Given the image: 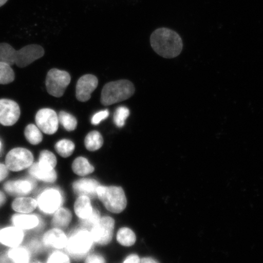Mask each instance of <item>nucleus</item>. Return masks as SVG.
Here are the masks:
<instances>
[{
  "label": "nucleus",
  "mask_w": 263,
  "mask_h": 263,
  "mask_svg": "<svg viewBox=\"0 0 263 263\" xmlns=\"http://www.w3.org/2000/svg\"><path fill=\"white\" fill-rule=\"evenodd\" d=\"M71 77L68 72L52 68L48 71L46 78L48 93L55 98L63 96L66 88L70 84Z\"/></svg>",
  "instance_id": "nucleus-6"
},
{
  "label": "nucleus",
  "mask_w": 263,
  "mask_h": 263,
  "mask_svg": "<svg viewBox=\"0 0 263 263\" xmlns=\"http://www.w3.org/2000/svg\"><path fill=\"white\" fill-rule=\"evenodd\" d=\"M115 221L110 217H103L91 230L93 242L100 245H107L112 238Z\"/></svg>",
  "instance_id": "nucleus-8"
},
{
  "label": "nucleus",
  "mask_w": 263,
  "mask_h": 263,
  "mask_svg": "<svg viewBox=\"0 0 263 263\" xmlns=\"http://www.w3.org/2000/svg\"><path fill=\"white\" fill-rule=\"evenodd\" d=\"M72 214L70 210L64 208H59L54 213L52 223L58 229L65 228L71 221Z\"/></svg>",
  "instance_id": "nucleus-21"
},
{
  "label": "nucleus",
  "mask_w": 263,
  "mask_h": 263,
  "mask_svg": "<svg viewBox=\"0 0 263 263\" xmlns=\"http://www.w3.org/2000/svg\"><path fill=\"white\" fill-rule=\"evenodd\" d=\"M97 196L108 211L120 213L126 209L127 199L124 190L118 186H100Z\"/></svg>",
  "instance_id": "nucleus-4"
},
{
  "label": "nucleus",
  "mask_w": 263,
  "mask_h": 263,
  "mask_svg": "<svg viewBox=\"0 0 263 263\" xmlns=\"http://www.w3.org/2000/svg\"><path fill=\"white\" fill-rule=\"evenodd\" d=\"M12 222L16 228L22 230H30L39 225V219L37 216L34 215L16 214L12 216Z\"/></svg>",
  "instance_id": "nucleus-18"
},
{
  "label": "nucleus",
  "mask_w": 263,
  "mask_h": 263,
  "mask_svg": "<svg viewBox=\"0 0 263 263\" xmlns=\"http://www.w3.org/2000/svg\"><path fill=\"white\" fill-rule=\"evenodd\" d=\"M6 197L4 193L0 191V207L5 204Z\"/></svg>",
  "instance_id": "nucleus-38"
},
{
  "label": "nucleus",
  "mask_w": 263,
  "mask_h": 263,
  "mask_svg": "<svg viewBox=\"0 0 263 263\" xmlns=\"http://www.w3.org/2000/svg\"><path fill=\"white\" fill-rule=\"evenodd\" d=\"M47 263H70L68 256L61 252H54L49 256Z\"/></svg>",
  "instance_id": "nucleus-32"
},
{
  "label": "nucleus",
  "mask_w": 263,
  "mask_h": 263,
  "mask_svg": "<svg viewBox=\"0 0 263 263\" xmlns=\"http://www.w3.org/2000/svg\"><path fill=\"white\" fill-rule=\"evenodd\" d=\"M85 263H106V261L100 255L92 254L88 256Z\"/></svg>",
  "instance_id": "nucleus-35"
},
{
  "label": "nucleus",
  "mask_w": 263,
  "mask_h": 263,
  "mask_svg": "<svg viewBox=\"0 0 263 263\" xmlns=\"http://www.w3.org/2000/svg\"><path fill=\"white\" fill-rule=\"evenodd\" d=\"M2 148V141H0V152H1Z\"/></svg>",
  "instance_id": "nucleus-41"
},
{
  "label": "nucleus",
  "mask_w": 263,
  "mask_h": 263,
  "mask_svg": "<svg viewBox=\"0 0 263 263\" xmlns=\"http://www.w3.org/2000/svg\"><path fill=\"white\" fill-rule=\"evenodd\" d=\"M135 93V87L128 80L108 82L102 90L101 102L105 106L127 100Z\"/></svg>",
  "instance_id": "nucleus-3"
},
{
  "label": "nucleus",
  "mask_w": 263,
  "mask_h": 263,
  "mask_svg": "<svg viewBox=\"0 0 263 263\" xmlns=\"http://www.w3.org/2000/svg\"><path fill=\"white\" fill-rule=\"evenodd\" d=\"M25 137L29 143L32 145H37L41 143L43 140L41 130L34 124H29L25 130Z\"/></svg>",
  "instance_id": "nucleus-25"
},
{
  "label": "nucleus",
  "mask_w": 263,
  "mask_h": 263,
  "mask_svg": "<svg viewBox=\"0 0 263 263\" xmlns=\"http://www.w3.org/2000/svg\"><path fill=\"white\" fill-rule=\"evenodd\" d=\"M101 219L100 213L97 209H93L91 215L87 219H82V223L84 226L88 228H92L100 221Z\"/></svg>",
  "instance_id": "nucleus-33"
},
{
  "label": "nucleus",
  "mask_w": 263,
  "mask_h": 263,
  "mask_svg": "<svg viewBox=\"0 0 263 263\" xmlns=\"http://www.w3.org/2000/svg\"><path fill=\"white\" fill-rule=\"evenodd\" d=\"M11 66L0 61V84L11 83L15 80V73Z\"/></svg>",
  "instance_id": "nucleus-29"
},
{
  "label": "nucleus",
  "mask_w": 263,
  "mask_h": 263,
  "mask_svg": "<svg viewBox=\"0 0 263 263\" xmlns=\"http://www.w3.org/2000/svg\"><path fill=\"white\" fill-rule=\"evenodd\" d=\"M129 115L130 111L127 107L121 106L117 108L114 115V121L115 125L118 127H123Z\"/></svg>",
  "instance_id": "nucleus-31"
},
{
  "label": "nucleus",
  "mask_w": 263,
  "mask_h": 263,
  "mask_svg": "<svg viewBox=\"0 0 263 263\" xmlns=\"http://www.w3.org/2000/svg\"><path fill=\"white\" fill-rule=\"evenodd\" d=\"M140 263H159L154 259L151 258H144L141 259Z\"/></svg>",
  "instance_id": "nucleus-39"
},
{
  "label": "nucleus",
  "mask_w": 263,
  "mask_h": 263,
  "mask_svg": "<svg viewBox=\"0 0 263 263\" xmlns=\"http://www.w3.org/2000/svg\"><path fill=\"white\" fill-rule=\"evenodd\" d=\"M108 115H109V111L108 110L98 111L92 117L91 124L93 125L100 124L102 121L106 120L108 118Z\"/></svg>",
  "instance_id": "nucleus-34"
},
{
  "label": "nucleus",
  "mask_w": 263,
  "mask_h": 263,
  "mask_svg": "<svg viewBox=\"0 0 263 263\" xmlns=\"http://www.w3.org/2000/svg\"><path fill=\"white\" fill-rule=\"evenodd\" d=\"M43 242L45 246L62 249L67 246L68 238L62 230L55 228L45 233L43 238Z\"/></svg>",
  "instance_id": "nucleus-17"
},
{
  "label": "nucleus",
  "mask_w": 263,
  "mask_h": 263,
  "mask_svg": "<svg viewBox=\"0 0 263 263\" xmlns=\"http://www.w3.org/2000/svg\"><path fill=\"white\" fill-rule=\"evenodd\" d=\"M36 183L31 179L9 181L4 185L6 192L12 196H24L31 193L35 189Z\"/></svg>",
  "instance_id": "nucleus-13"
},
{
  "label": "nucleus",
  "mask_w": 263,
  "mask_h": 263,
  "mask_svg": "<svg viewBox=\"0 0 263 263\" xmlns=\"http://www.w3.org/2000/svg\"><path fill=\"white\" fill-rule=\"evenodd\" d=\"M59 123L65 128L66 130L70 132L77 127L78 121L76 118L64 111H60L58 115Z\"/></svg>",
  "instance_id": "nucleus-28"
},
{
  "label": "nucleus",
  "mask_w": 263,
  "mask_h": 263,
  "mask_svg": "<svg viewBox=\"0 0 263 263\" xmlns=\"http://www.w3.org/2000/svg\"><path fill=\"white\" fill-rule=\"evenodd\" d=\"M85 146L90 151L100 149L103 146L104 140L101 134L98 131H91L85 139Z\"/></svg>",
  "instance_id": "nucleus-23"
},
{
  "label": "nucleus",
  "mask_w": 263,
  "mask_h": 263,
  "mask_svg": "<svg viewBox=\"0 0 263 263\" xmlns=\"http://www.w3.org/2000/svg\"><path fill=\"white\" fill-rule=\"evenodd\" d=\"M140 261L139 256L133 254L128 256L123 263H140Z\"/></svg>",
  "instance_id": "nucleus-37"
},
{
  "label": "nucleus",
  "mask_w": 263,
  "mask_h": 263,
  "mask_svg": "<svg viewBox=\"0 0 263 263\" xmlns=\"http://www.w3.org/2000/svg\"><path fill=\"white\" fill-rule=\"evenodd\" d=\"M29 173L35 179L45 182L52 183L57 179V174L54 169L42 165L39 162L31 164L29 167Z\"/></svg>",
  "instance_id": "nucleus-15"
},
{
  "label": "nucleus",
  "mask_w": 263,
  "mask_h": 263,
  "mask_svg": "<svg viewBox=\"0 0 263 263\" xmlns=\"http://www.w3.org/2000/svg\"><path fill=\"white\" fill-rule=\"evenodd\" d=\"M97 180L90 179H83L76 181L73 183V189L77 195L86 196L93 198L97 196V190L100 186Z\"/></svg>",
  "instance_id": "nucleus-16"
},
{
  "label": "nucleus",
  "mask_w": 263,
  "mask_h": 263,
  "mask_svg": "<svg viewBox=\"0 0 263 263\" xmlns=\"http://www.w3.org/2000/svg\"><path fill=\"white\" fill-rule=\"evenodd\" d=\"M8 256L14 263H29L30 254L24 247H16L10 250Z\"/></svg>",
  "instance_id": "nucleus-24"
},
{
  "label": "nucleus",
  "mask_w": 263,
  "mask_h": 263,
  "mask_svg": "<svg viewBox=\"0 0 263 263\" xmlns=\"http://www.w3.org/2000/svg\"><path fill=\"white\" fill-rule=\"evenodd\" d=\"M93 240L90 232L85 230H79L68 239L67 251L71 257L81 259L88 254L93 246Z\"/></svg>",
  "instance_id": "nucleus-5"
},
{
  "label": "nucleus",
  "mask_w": 263,
  "mask_h": 263,
  "mask_svg": "<svg viewBox=\"0 0 263 263\" xmlns=\"http://www.w3.org/2000/svg\"><path fill=\"white\" fill-rule=\"evenodd\" d=\"M93 211L89 197L80 196L74 203V212L79 218L81 220L87 219Z\"/></svg>",
  "instance_id": "nucleus-19"
},
{
  "label": "nucleus",
  "mask_w": 263,
  "mask_h": 263,
  "mask_svg": "<svg viewBox=\"0 0 263 263\" xmlns=\"http://www.w3.org/2000/svg\"><path fill=\"white\" fill-rule=\"evenodd\" d=\"M24 238L23 230L16 227H9L0 230V242L14 248L18 247Z\"/></svg>",
  "instance_id": "nucleus-14"
},
{
  "label": "nucleus",
  "mask_w": 263,
  "mask_h": 263,
  "mask_svg": "<svg viewBox=\"0 0 263 263\" xmlns=\"http://www.w3.org/2000/svg\"><path fill=\"white\" fill-rule=\"evenodd\" d=\"M9 170L6 164L0 163V182L4 180L7 177Z\"/></svg>",
  "instance_id": "nucleus-36"
},
{
  "label": "nucleus",
  "mask_w": 263,
  "mask_h": 263,
  "mask_svg": "<svg viewBox=\"0 0 263 263\" xmlns=\"http://www.w3.org/2000/svg\"><path fill=\"white\" fill-rule=\"evenodd\" d=\"M37 206V201L31 197H18L14 200L12 204L14 211L21 213H31Z\"/></svg>",
  "instance_id": "nucleus-20"
},
{
  "label": "nucleus",
  "mask_w": 263,
  "mask_h": 263,
  "mask_svg": "<svg viewBox=\"0 0 263 263\" xmlns=\"http://www.w3.org/2000/svg\"><path fill=\"white\" fill-rule=\"evenodd\" d=\"M55 149L62 157L67 158L73 154L75 145L73 141L69 140H61L55 144Z\"/></svg>",
  "instance_id": "nucleus-27"
},
{
  "label": "nucleus",
  "mask_w": 263,
  "mask_h": 263,
  "mask_svg": "<svg viewBox=\"0 0 263 263\" xmlns=\"http://www.w3.org/2000/svg\"><path fill=\"white\" fill-rule=\"evenodd\" d=\"M35 123L42 133L54 134L58 129V115L51 108H42L35 115Z\"/></svg>",
  "instance_id": "nucleus-9"
},
{
  "label": "nucleus",
  "mask_w": 263,
  "mask_h": 263,
  "mask_svg": "<svg viewBox=\"0 0 263 263\" xmlns=\"http://www.w3.org/2000/svg\"><path fill=\"white\" fill-rule=\"evenodd\" d=\"M21 117V108L14 101L8 99L0 100V124L11 126L17 122Z\"/></svg>",
  "instance_id": "nucleus-11"
},
{
  "label": "nucleus",
  "mask_w": 263,
  "mask_h": 263,
  "mask_svg": "<svg viewBox=\"0 0 263 263\" xmlns=\"http://www.w3.org/2000/svg\"><path fill=\"white\" fill-rule=\"evenodd\" d=\"M62 197L58 190L49 189L43 192L39 196L37 205L42 212L46 214L54 213L60 208Z\"/></svg>",
  "instance_id": "nucleus-10"
},
{
  "label": "nucleus",
  "mask_w": 263,
  "mask_h": 263,
  "mask_svg": "<svg viewBox=\"0 0 263 263\" xmlns=\"http://www.w3.org/2000/svg\"><path fill=\"white\" fill-rule=\"evenodd\" d=\"M73 172L78 176L88 175L94 172L95 168L84 157H80L76 159L72 164Z\"/></svg>",
  "instance_id": "nucleus-22"
},
{
  "label": "nucleus",
  "mask_w": 263,
  "mask_h": 263,
  "mask_svg": "<svg viewBox=\"0 0 263 263\" xmlns=\"http://www.w3.org/2000/svg\"><path fill=\"white\" fill-rule=\"evenodd\" d=\"M5 162L9 170L17 172L30 167L34 163V157L25 148L16 147L9 151Z\"/></svg>",
  "instance_id": "nucleus-7"
},
{
  "label": "nucleus",
  "mask_w": 263,
  "mask_h": 263,
  "mask_svg": "<svg viewBox=\"0 0 263 263\" xmlns=\"http://www.w3.org/2000/svg\"><path fill=\"white\" fill-rule=\"evenodd\" d=\"M42 165L54 169L57 164V157L54 154L47 150L42 151L39 155V162Z\"/></svg>",
  "instance_id": "nucleus-30"
},
{
  "label": "nucleus",
  "mask_w": 263,
  "mask_h": 263,
  "mask_svg": "<svg viewBox=\"0 0 263 263\" xmlns=\"http://www.w3.org/2000/svg\"><path fill=\"white\" fill-rule=\"evenodd\" d=\"M8 0H0V8L3 5H5Z\"/></svg>",
  "instance_id": "nucleus-40"
},
{
  "label": "nucleus",
  "mask_w": 263,
  "mask_h": 263,
  "mask_svg": "<svg viewBox=\"0 0 263 263\" xmlns=\"http://www.w3.org/2000/svg\"><path fill=\"white\" fill-rule=\"evenodd\" d=\"M117 241L121 245L129 247L136 241V236L133 230L129 228H122L117 233Z\"/></svg>",
  "instance_id": "nucleus-26"
},
{
  "label": "nucleus",
  "mask_w": 263,
  "mask_h": 263,
  "mask_svg": "<svg viewBox=\"0 0 263 263\" xmlns=\"http://www.w3.org/2000/svg\"><path fill=\"white\" fill-rule=\"evenodd\" d=\"M151 47L164 58L178 57L183 49V42L178 33L166 28L156 29L151 35Z\"/></svg>",
  "instance_id": "nucleus-1"
},
{
  "label": "nucleus",
  "mask_w": 263,
  "mask_h": 263,
  "mask_svg": "<svg viewBox=\"0 0 263 263\" xmlns=\"http://www.w3.org/2000/svg\"><path fill=\"white\" fill-rule=\"evenodd\" d=\"M44 48L39 45H26L16 51L7 43L0 44V61L10 66L15 64L20 68H25L44 57Z\"/></svg>",
  "instance_id": "nucleus-2"
},
{
  "label": "nucleus",
  "mask_w": 263,
  "mask_h": 263,
  "mask_svg": "<svg viewBox=\"0 0 263 263\" xmlns=\"http://www.w3.org/2000/svg\"><path fill=\"white\" fill-rule=\"evenodd\" d=\"M98 85V78L94 75L85 74L78 80L76 88V96L81 102L90 100L91 94L96 89Z\"/></svg>",
  "instance_id": "nucleus-12"
}]
</instances>
